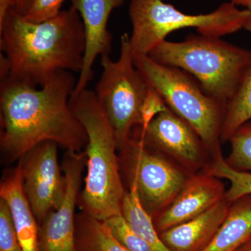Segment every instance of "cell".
Here are the masks:
<instances>
[{
    "mask_svg": "<svg viewBox=\"0 0 251 251\" xmlns=\"http://www.w3.org/2000/svg\"><path fill=\"white\" fill-rule=\"evenodd\" d=\"M77 80L61 71L44 85L1 80L0 138L3 161L20 160L36 145L54 142L67 151H82L88 143L83 126L69 105Z\"/></svg>",
    "mask_w": 251,
    "mask_h": 251,
    "instance_id": "1",
    "label": "cell"
},
{
    "mask_svg": "<svg viewBox=\"0 0 251 251\" xmlns=\"http://www.w3.org/2000/svg\"><path fill=\"white\" fill-rule=\"evenodd\" d=\"M85 44L83 23L73 6L41 23L27 21L12 8L0 26V49L9 68L7 78L36 87L61 71L80 74Z\"/></svg>",
    "mask_w": 251,
    "mask_h": 251,
    "instance_id": "2",
    "label": "cell"
},
{
    "mask_svg": "<svg viewBox=\"0 0 251 251\" xmlns=\"http://www.w3.org/2000/svg\"><path fill=\"white\" fill-rule=\"evenodd\" d=\"M69 105L88 138L85 149L87 175L79 196V206L82 212L105 221L122 214L126 192L120 175L113 127L94 91L85 89L72 95Z\"/></svg>",
    "mask_w": 251,
    "mask_h": 251,
    "instance_id": "3",
    "label": "cell"
},
{
    "mask_svg": "<svg viewBox=\"0 0 251 251\" xmlns=\"http://www.w3.org/2000/svg\"><path fill=\"white\" fill-rule=\"evenodd\" d=\"M148 55L156 62L188 73L206 93L224 105L251 62L249 50L202 34L188 36L180 42L162 41Z\"/></svg>",
    "mask_w": 251,
    "mask_h": 251,
    "instance_id": "4",
    "label": "cell"
},
{
    "mask_svg": "<svg viewBox=\"0 0 251 251\" xmlns=\"http://www.w3.org/2000/svg\"><path fill=\"white\" fill-rule=\"evenodd\" d=\"M247 10L229 2L223 3L212 12L191 15L181 12L163 0H131L130 45L133 55L148 54L173 31L196 28L200 34L219 37L244 29Z\"/></svg>",
    "mask_w": 251,
    "mask_h": 251,
    "instance_id": "5",
    "label": "cell"
},
{
    "mask_svg": "<svg viewBox=\"0 0 251 251\" xmlns=\"http://www.w3.org/2000/svg\"><path fill=\"white\" fill-rule=\"evenodd\" d=\"M133 56L135 67L170 110L192 127L206 148L219 145L225 105L210 97L196 79L179 68L163 65L148 54Z\"/></svg>",
    "mask_w": 251,
    "mask_h": 251,
    "instance_id": "6",
    "label": "cell"
},
{
    "mask_svg": "<svg viewBox=\"0 0 251 251\" xmlns=\"http://www.w3.org/2000/svg\"><path fill=\"white\" fill-rule=\"evenodd\" d=\"M102 73L94 92L105 108L120 150L129 138L132 130L140 125V108L149 86L133 62L130 36H121L120 57H100Z\"/></svg>",
    "mask_w": 251,
    "mask_h": 251,
    "instance_id": "7",
    "label": "cell"
},
{
    "mask_svg": "<svg viewBox=\"0 0 251 251\" xmlns=\"http://www.w3.org/2000/svg\"><path fill=\"white\" fill-rule=\"evenodd\" d=\"M120 151L128 162L130 186L136 188L144 209L156 217L173 202L188 178L163 157L150 151L133 133Z\"/></svg>",
    "mask_w": 251,
    "mask_h": 251,
    "instance_id": "8",
    "label": "cell"
},
{
    "mask_svg": "<svg viewBox=\"0 0 251 251\" xmlns=\"http://www.w3.org/2000/svg\"><path fill=\"white\" fill-rule=\"evenodd\" d=\"M57 147L54 142H44L19 160L23 190L40 224L60 205L65 194V179L57 159Z\"/></svg>",
    "mask_w": 251,
    "mask_h": 251,
    "instance_id": "9",
    "label": "cell"
},
{
    "mask_svg": "<svg viewBox=\"0 0 251 251\" xmlns=\"http://www.w3.org/2000/svg\"><path fill=\"white\" fill-rule=\"evenodd\" d=\"M87 164L85 150L67 151L62 162L65 194L60 205L51 211L39 227V251L75 250V206Z\"/></svg>",
    "mask_w": 251,
    "mask_h": 251,
    "instance_id": "10",
    "label": "cell"
},
{
    "mask_svg": "<svg viewBox=\"0 0 251 251\" xmlns=\"http://www.w3.org/2000/svg\"><path fill=\"white\" fill-rule=\"evenodd\" d=\"M131 133L149 148L173 157L188 169H196L201 165L205 145L192 127L169 108L159 114L146 129L135 126Z\"/></svg>",
    "mask_w": 251,
    "mask_h": 251,
    "instance_id": "11",
    "label": "cell"
},
{
    "mask_svg": "<svg viewBox=\"0 0 251 251\" xmlns=\"http://www.w3.org/2000/svg\"><path fill=\"white\" fill-rule=\"evenodd\" d=\"M125 0H71L83 23L85 32V52L83 66L72 95L87 89L93 78V67L96 59L110 54L112 35L108 29L109 18L112 11L122 6Z\"/></svg>",
    "mask_w": 251,
    "mask_h": 251,
    "instance_id": "12",
    "label": "cell"
},
{
    "mask_svg": "<svg viewBox=\"0 0 251 251\" xmlns=\"http://www.w3.org/2000/svg\"><path fill=\"white\" fill-rule=\"evenodd\" d=\"M226 193L219 178L205 173L193 175L173 202L156 216L157 231L161 233L197 217L225 199Z\"/></svg>",
    "mask_w": 251,
    "mask_h": 251,
    "instance_id": "13",
    "label": "cell"
},
{
    "mask_svg": "<svg viewBox=\"0 0 251 251\" xmlns=\"http://www.w3.org/2000/svg\"><path fill=\"white\" fill-rule=\"evenodd\" d=\"M231 204L225 198L197 217L161 232L160 237L172 251H201L227 217Z\"/></svg>",
    "mask_w": 251,
    "mask_h": 251,
    "instance_id": "14",
    "label": "cell"
},
{
    "mask_svg": "<svg viewBox=\"0 0 251 251\" xmlns=\"http://www.w3.org/2000/svg\"><path fill=\"white\" fill-rule=\"evenodd\" d=\"M0 198L7 203L23 251H39L38 221L23 186L21 165L4 175L0 184Z\"/></svg>",
    "mask_w": 251,
    "mask_h": 251,
    "instance_id": "15",
    "label": "cell"
},
{
    "mask_svg": "<svg viewBox=\"0 0 251 251\" xmlns=\"http://www.w3.org/2000/svg\"><path fill=\"white\" fill-rule=\"evenodd\" d=\"M251 241V195L232 203L224 223L201 251H237Z\"/></svg>",
    "mask_w": 251,
    "mask_h": 251,
    "instance_id": "16",
    "label": "cell"
},
{
    "mask_svg": "<svg viewBox=\"0 0 251 251\" xmlns=\"http://www.w3.org/2000/svg\"><path fill=\"white\" fill-rule=\"evenodd\" d=\"M76 251H130L114 237L104 221L81 212L75 216Z\"/></svg>",
    "mask_w": 251,
    "mask_h": 251,
    "instance_id": "17",
    "label": "cell"
},
{
    "mask_svg": "<svg viewBox=\"0 0 251 251\" xmlns=\"http://www.w3.org/2000/svg\"><path fill=\"white\" fill-rule=\"evenodd\" d=\"M122 215L132 229L145 241L153 251H172L166 247L155 227L153 217L144 209L136 188L130 186L126 192L122 206Z\"/></svg>",
    "mask_w": 251,
    "mask_h": 251,
    "instance_id": "18",
    "label": "cell"
},
{
    "mask_svg": "<svg viewBox=\"0 0 251 251\" xmlns=\"http://www.w3.org/2000/svg\"><path fill=\"white\" fill-rule=\"evenodd\" d=\"M251 121V62L233 96L225 105L220 140L229 141L243 125Z\"/></svg>",
    "mask_w": 251,
    "mask_h": 251,
    "instance_id": "19",
    "label": "cell"
},
{
    "mask_svg": "<svg viewBox=\"0 0 251 251\" xmlns=\"http://www.w3.org/2000/svg\"><path fill=\"white\" fill-rule=\"evenodd\" d=\"M214 158L206 167L205 173L229 181L228 191L225 196L226 201L233 203L244 196H250L251 172L237 171L229 166L223 156L219 145L214 148Z\"/></svg>",
    "mask_w": 251,
    "mask_h": 251,
    "instance_id": "20",
    "label": "cell"
},
{
    "mask_svg": "<svg viewBox=\"0 0 251 251\" xmlns=\"http://www.w3.org/2000/svg\"><path fill=\"white\" fill-rule=\"evenodd\" d=\"M229 141L231 150L227 163L237 171L251 172V121L239 128Z\"/></svg>",
    "mask_w": 251,
    "mask_h": 251,
    "instance_id": "21",
    "label": "cell"
},
{
    "mask_svg": "<svg viewBox=\"0 0 251 251\" xmlns=\"http://www.w3.org/2000/svg\"><path fill=\"white\" fill-rule=\"evenodd\" d=\"M122 245L130 251H153L145 240L135 233L122 214L112 216L104 221Z\"/></svg>",
    "mask_w": 251,
    "mask_h": 251,
    "instance_id": "22",
    "label": "cell"
},
{
    "mask_svg": "<svg viewBox=\"0 0 251 251\" xmlns=\"http://www.w3.org/2000/svg\"><path fill=\"white\" fill-rule=\"evenodd\" d=\"M0 251H23L9 205L0 198Z\"/></svg>",
    "mask_w": 251,
    "mask_h": 251,
    "instance_id": "23",
    "label": "cell"
},
{
    "mask_svg": "<svg viewBox=\"0 0 251 251\" xmlns=\"http://www.w3.org/2000/svg\"><path fill=\"white\" fill-rule=\"evenodd\" d=\"M163 99L156 91L149 87L148 92L140 108V125L138 128L144 130L161 112L168 110Z\"/></svg>",
    "mask_w": 251,
    "mask_h": 251,
    "instance_id": "24",
    "label": "cell"
},
{
    "mask_svg": "<svg viewBox=\"0 0 251 251\" xmlns=\"http://www.w3.org/2000/svg\"><path fill=\"white\" fill-rule=\"evenodd\" d=\"M65 0H32L25 18L33 23H41L57 16Z\"/></svg>",
    "mask_w": 251,
    "mask_h": 251,
    "instance_id": "25",
    "label": "cell"
},
{
    "mask_svg": "<svg viewBox=\"0 0 251 251\" xmlns=\"http://www.w3.org/2000/svg\"><path fill=\"white\" fill-rule=\"evenodd\" d=\"M230 1L238 7H242L243 9L247 10L249 16L244 29L251 32V0H230Z\"/></svg>",
    "mask_w": 251,
    "mask_h": 251,
    "instance_id": "26",
    "label": "cell"
},
{
    "mask_svg": "<svg viewBox=\"0 0 251 251\" xmlns=\"http://www.w3.org/2000/svg\"><path fill=\"white\" fill-rule=\"evenodd\" d=\"M32 0H14L13 9L18 14L25 16L30 8Z\"/></svg>",
    "mask_w": 251,
    "mask_h": 251,
    "instance_id": "27",
    "label": "cell"
},
{
    "mask_svg": "<svg viewBox=\"0 0 251 251\" xmlns=\"http://www.w3.org/2000/svg\"><path fill=\"white\" fill-rule=\"evenodd\" d=\"M14 6V0H0V26L3 23L8 11Z\"/></svg>",
    "mask_w": 251,
    "mask_h": 251,
    "instance_id": "28",
    "label": "cell"
},
{
    "mask_svg": "<svg viewBox=\"0 0 251 251\" xmlns=\"http://www.w3.org/2000/svg\"><path fill=\"white\" fill-rule=\"evenodd\" d=\"M237 251H251V241L239 248Z\"/></svg>",
    "mask_w": 251,
    "mask_h": 251,
    "instance_id": "29",
    "label": "cell"
}]
</instances>
